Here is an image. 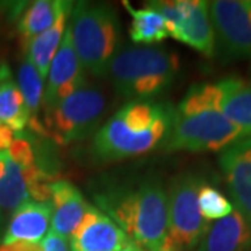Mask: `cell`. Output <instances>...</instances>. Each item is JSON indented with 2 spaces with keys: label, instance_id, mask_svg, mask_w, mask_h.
<instances>
[{
  "label": "cell",
  "instance_id": "22",
  "mask_svg": "<svg viewBox=\"0 0 251 251\" xmlns=\"http://www.w3.org/2000/svg\"><path fill=\"white\" fill-rule=\"evenodd\" d=\"M198 208L202 218L208 222L224 219L234 211L233 204L218 188L205 181L198 190Z\"/></svg>",
  "mask_w": 251,
  "mask_h": 251
},
{
  "label": "cell",
  "instance_id": "15",
  "mask_svg": "<svg viewBox=\"0 0 251 251\" xmlns=\"http://www.w3.org/2000/svg\"><path fill=\"white\" fill-rule=\"evenodd\" d=\"M251 246V226L236 209L229 216L209 225L196 251H247Z\"/></svg>",
  "mask_w": 251,
  "mask_h": 251
},
{
  "label": "cell",
  "instance_id": "4",
  "mask_svg": "<svg viewBox=\"0 0 251 251\" xmlns=\"http://www.w3.org/2000/svg\"><path fill=\"white\" fill-rule=\"evenodd\" d=\"M179 56L162 48H133L115 54L108 74L126 98H151L168 90L179 73Z\"/></svg>",
  "mask_w": 251,
  "mask_h": 251
},
{
  "label": "cell",
  "instance_id": "16",
  "mask_svg": "<svg viewBox=\"0 0 251 251\" xmlns=\"http://www.w3.org/2000/svg\"><path fill=\"white\" fill-rule=\"evenodd\" d=\"M221 100L219 108L244 137H251V82L229 77L216 82Z\"/></svg>",
  "mask_w": 251,
  "mask_h": 251
},
{
  "label": "cell",
  "instance_id": "10",
  "mask_svg": "<svg viewBox=\"0 0 251 251\" xmlns=\"http://www.w3.org/2000/svg\"><path fill=\"white\" fill-rule=\"evenodd\" d=\"M169 35L206 57H212L215 53V32L209 16V1L177 0V14Z\"/></svg>",
  "mask_w": 251,
  "mask_h": 251
},
{
  "label": "cell",
  "instance_id": "6",
  "mask_svg": "<svg viewBox=\"0 0 251 251\" xmlns=\"http://www.w3.org/2000/svg\"><path fill=\"white\" fill-rule=\"evenodd\" d=\"M204 179L197 173H180L168 194V236L162 251L193 250L209 229L198 208V190Z\"/></svg>",
  "mask_w": 251,
  "mask_h": 251
},
{
  "label": "cell",
  "instance_id": "14",
  "mask_svg": "<svg viewBox=\"0 0 251 251\" xmlns=\"http://www.w3.org/2000/svg\"><path fill=\"white\" fill-rule=\"evenodd\" d=\"M50 204L53 208L52 230L69 239L80 225L88 204L80 190L67 180H54L50 183Z\"/></svg>",
  "mask_w": 251,
  "mask_h": 251
},
{
  "label": "cell",
  "instance_id": "24",
  "mask_svg": "<svg viewBox=\"0 0 251 251\" xmlns=\"http://www.w3.org/2000/svg\"><path fill=\"white\" fill-rule=\"evenodd\" d=\"M0 251H44L42 243L16 242L10 244H0Z\"/></svg>",
  "mask_w": 251,
  "mask_h": 251
},
{
  "label": "cell",
  "instance_id": "2",
  "mask_svg": "<svg viewBox=\"0 0 251 251\" xmlns=\"http://www.w3.org/2000/svg\"><path fill=\"white\" fill-rule=\"evenodd\" d=\"M173 109L133 99L94 135L91 151L100 161H117L153 150L169 133Z\"/></svg>",
  "mask_w": 251,
  "mask_h": 251
},
{
  "label": "cell",
  "instance_id": "3",
  "mask_svg": "<svg viewBox=\"0 0 251 251\" xmlns=\"http://www.w3.org/2000/svg\"><path fill=\"white\" fill-rule=\"evenodd\" d=\"M100 208L131 242L147 251H162L168 236V194L152 180L134 188H116L97 196Z\"/></svg>",
  "mask_w": 251,
  "mask_h": 251
},
{
  "label": "cell",
  "instance_id": "12",
  "mask_svg": "<svg viewBox=\"0 0 251 251\" xmlns=\"http://www.w3.org/2000/svg\"><path fill=\"white\" fill-rule=\"evenodd\" d=\"M128 240V236L106 214L94 206H88L69 237L70 251H120Z\"/></svg>",
  "mask_w": 251,
  "mask_h": 251
},
{
  "label": "cell",
  "instance_id": "8",
  "mask_svg": "<svg viewBox=\"0 0 251 251\" xmlns=\"http://www.w3.org/2000/svg\"><path fill=\"white\" fill-rule=\"evenodd\" d=\"M215 50L224 60L251 59V0L209 3Z\"/></svg>",
  "mask_w": 251,
  "mask_h": 251
},
{
  "label": "cell",
  "instance_id": "17",
  "mask_svg": "<svg viewBox=\"0 0 251 251\" xmlns=\"http://www.w3.org/2000/svg\"><path fill=\"white\" fill-rule=\"evenodd\" d=\"M29 122L23 94L14 82L6 63L0 64V125L7 126L14 133H21Z\"/></svg>",
  "mask_w": 251,
  "mask_h": 251
},
{
  "label": "cell",
  "instance_id": "21",
  "mask_svg": "<svg viewBox=\"0 0 251 251\" xmlns=\"http://www.w3.org/2000/svg\"><path fill=\"white\" fill-rule=\"evenodd\" d=\"M18 88L23 94V98L29 113L28 126L38 134L48 135L45 126L39 122V117H38V113L42 108L41 106L42 100H44V80L34 67V64L28 59L21 63L18 69Z\"/></svg>",
  "mask_w": 251,
  "mask_h": 251
},
{
  "label": "cell",
  "instance_id": "13",
  "mask_svg": "<svg viewBox=\"0 0 251 251\" xmlns=\"http://www.w3.org/2000/svg\"><path fill=\"white\" fill-rule=\"evenodd\" d=\"M53 215L50 201L38 202L29 200L14 209L10 218L1 244L16 242L41 243L49 230Z\"/></svg>",
  "mask_w": 251,
  "mask_h": 251
},
{
  "label": "cell",
  "instance_id": "18",
  "mask_svg": "<svg viewBox=\"0 0 251 251\" xmlns=\"http://www.w3.org/2000/svg\"><path fill=\"white\" fill-rule=\"evenodd\" d=\"M72 9L73 3L69 1L66 7L62 10V13L59 14L53 25L49 29H46L45 32H42L41 35L36 36L28 45V60L34 64V67L38 70L42 80L48 77L49 67L52 64L54 54L62 44L63 34L67 28V17L70 16Z\"/></svg>",
  "mask_w": 251,
  "mask_h": 251
},
{
  "label": "cell",
  "instance_id": "27",
  "mask_svg": "<svg viewBox=\"0 0 251 251\" xmlns=\"http://www.w3.org/2000/svg\"><path fill=\"white\" fill-rule=\"evenodd\" d=\"M6 156H7V151L0 152V179L4 176V172H6Z\"/></svg>",
  "mask_w": 251,
  "mask_h": 251
},
{
  "label": "cell",
  "instance_id": "26",
  "mask_svg": "<svg viewBox=\"0 0 251 251\" xmlns=\"http://www.w3.org/2000/svg\"><path fill=\"white\" fill-rule=\"evenodd\" d=\"M120 251H147V250H144L143 247H141V246H138L137 243L128 240L127 244H126L125 247H123Z\"/></svg>",
  "mask_w": 251,
  "mask_h": 251
},
{
  "label": "cell",
  "instance_id": "11",
  "mask_svg": "<svg viewBox=\"0 0 251 251\" xmlns=\"http://www.w3.org/2000/svg\"><path fill=\"white\" fill-rule=\"evenodd\" d=\"M234 209L251 226V137H243L219 155Z\"/></svg>",
  "mask_w": 251,
  "mask_h": 251
},
{
  "label": "cell",
  "instance_id": "1",
  "mask_svg": "<svg viewBox=\"0 0 251 251\" xmlns=\"http://www.w3.org/2000/svg\"><path fill=\"white\" fill-rule=\"evenodd\" d=\"M221 92L216 84L193 85L172 112L165 150L169 152L224 151L243 138V133L219 108Z\"/></svg>",
  "mask_w": 251,
  "mask_h": 251
},
{
  "label": "cell",
  "instance_id": "7",
  "mask_svg": "<svg viewBox=\"0 0 251 251\" xmlns=\"http://www.w3.org/2000/svg\"><path fill=\"white\" fill-rule=\"evenodd\" d=\"M105 108L103 94L85 85L45 115L46 133L60 145L82 140L95 130Z\"/></svg>",
  "mask_w": 251,
  "mask_h": 251
},
{
  "label": "cell",
  "instance_id": "25",
  "mask_svg": "<svg viewBox=\"0 0 251 251\" xmlns=\"http://www.w3.org/2000/svg\"><path fill=\"white\" fill-rule=\"evenodd\" d=\"M14 131L7 126L0 125V152H6L14 141Z\"/></svg>",
  "mask_w": 251,
  "mask_h": 251
},
{
  "label": "cell",
  "instance_id": "20",
  "mask_svg": "<svg viewBox=\"0 0 251 251\" xmlns=\"http://www.w3.org/2000/svg\"><path fill=\"white\" fill-rule=\"evenodd\" d=\"M125 9L131 14L130 38L134 44H158L169 35L168 25L159 13L144 6L141 9H134L128 1H123Z\"/></svg>",
  "mask_w": 251,
  "mask_h": 251
},
{
  "label": "cell",
  "instance_id": "23",
  "mask_svg": "<svg viewBox=\"0 0 251 251\" xmlns=\"http://www.w3.org/2000/svg\"><path fill=\"white\" fill-rule=\"evenodd\" d=\"M41 243L44 246V251H70L67 239H64L60 234L54 233L53 230L48 232L45 239Z\"/></svg>",
  "mask_w": 251,
  "mask_h": 251
},
{
  "label": "cell",
  "instance_id": "5",
  "mask_svg": "<svg viewBox=\"0 0 251 251\" xmlns=\"http://www.w3.org/2000/svg\"><path fill=\"white\" fill-rule=\"evenodd\" d=\"M73 45L85 72L95 77L108 75L119 42V21L106 4L78 1L73 4Z\"/></svg>",
  "mask_w": 251,
  "mask_h": 251
},
{
  "label": "cell",
  "instance_id": "19",
  "mask_svg": "<svg viewBox=\"0 0 251 251\" xmlns=\"http://www.w3.org/2000/svg\"><path fill=\"white\" fill-rule=\"evenodd\" d=\"M67 3L64 0H36L25 10L17 25L21 45L25 50L36 36L53 25Z\"/></svg>",
  "mask_w": 251,
  "mask_h": 251
},
{
  "label": "cell",
  "instance_id": "9",
  "mask_svg": "<svg viewBox=\"0 0 251 251\" xmlns=\"http://www.w3.org/2000/svg\"><path fill=\"white\" fill-rule=\"evenodd\" d=\"M85 70L75 53L72 31L67 27L63 34L62 44L54 54L48 73V82L42 100L45 115H48L63 99L69 98L74 92L85 87Z\"/></svg>",
  "mask_w": 251,
  "mask_h": 251
}]
</instances>
